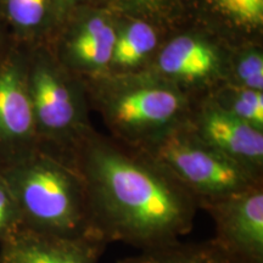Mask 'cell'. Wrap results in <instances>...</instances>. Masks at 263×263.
Masks as SVG:
<instances>
[{
	"label": "cell",
	"mask_w": 263,
	"mask_h": 263,
	"mask_svg": "<svg viewBox=\"0 0 263 263\" xmlns=\"http://www.w3.org/2000/svg\"><path fill=\"white\" fill-rule=\"evenodd\" d=\"M72 161L87 190L95 234L141 251L179 241L193 229L199 203L143 154L90 133Z\"/></svg>",
	"instance_id": "6da1fadb"
},
{
	"label": "cell",
	"mask_w": 263,
	"mask_h": 263,
	"mask_svg": "<svg viewBox=\"0 0 263 263\" xmlns=\"http://www.w3.org/2000/svg\"><path fill=\"white\" fill-rule=\"evenodd\" d=\"M0 174L18 207L22 228L64 238L99 239L85 184L72 160L38 147L2 167Z\"/></svg>",
	"instance_id": "7a4b0ae2"
},
{
	"label": "cell",
	"mask_w": 263,
	"mask_h": 263,
	"mask_svg": "<svg viewBox=\"0 0 263 263\" xmlns=\"http://www.w3.org/2000/svg\"><path fill=\"white\" fill-rule=\"evenodd\" d=\"M82 82L108 128L130 149L184 123L193 108L192 95L149 70Z\"/></svg>",
	"instance_id": "3957f363"
},
{
	"label": "cell",
	"mask_w": 263,
	"mask_h": 263,
	"mask_svg": "<svg viewBox=\"0 0 263 263\" xmlns=\"http://www.w3.org/2000/svg\"><path fill=\"white\" fill-rule=\"evenodd\" d=\"M26 78L39 147L71 160L91 133L83 82L58 61L49 44L27 49Z\"/></svg>",
	"instance_id": "277c9868"
},
{
	"label": "cell",
	"mask_w": 263,
	"mask_h": 263,
	"mask_svg": "<svg viewBox=\"0 0 263 263\" xmlns=\"http://www.w3.org/2000/svg\"><path fill=\"white\" fill-rule=\"evenodd\" d=\"M133 150L159 164L195 197L201 209L262 183V179L202 143L186 121Z\"/></svg>",
	"instance_id": "5b68a950"
},
{
	"label": "cell",
	"mask_w": 263,
	"mask_h": 263,
	"mask_svg": "<svg viewBox=\"0 0 263 263\" xmlns=\"http://www.w3.org/2000/svg\"><path fill=\"white\" fill-rule=\"evenodd\" d=\"M229 45L195 25L170 32L146 70L192 95L226 83Z\"/></svg>",
	"instance_id": "8992f818"
},
{
	"label": "cell",
	"mask_w": 263,
	"mask_h": 263,
	"mask_svg": "<svg viewBox=\"0 0 263 263\" xmlns=\"http://www.w3.org/2000/svg\"><path fill=\"white\" fill-rule=\"evenodd\" d=\"M116 35V15L87 2L76 8L50 42L58 61L83 80L108 73Z\"/></svg>",
	"instance_id": "52a82bcc"
},
{
	"label": "cell",
	"mask_w": 263,
	"mask_h": 263,
	"mask_svg": "<svg viewBox=\"0 0 263 263\" xmlns=\"http://www.w3.org/2000/svg\"><path fill=\"white\" fill-rule=\"evenodd\" d=\"M26 59L27 49L14 43L0 58V168L39 147Z\"/></svg>",
	"instance_id": "ba28073f"
},
{
	"label": "cell",
	"mask_w": 263,
	"mask_h": 263,
	"mask_svg": "<svg viewBox=\"0 0 263 263\" xmlns=\"http://www.w3.org/2000/svg\"><path fill=\"white\" fill-rule=\"evenodd\" d=\"M202 209L215 222L213 244L241 263H263L262 183Z\"/></svg>",
	"instance_id": "9c48e42d"
},
{
	"label": "cell",
	"mask_w": 263,
	"mask_h": 263,
	"mask_svg": "<svg viewBox=\"0 0 263 263\" xmlns=\"http://www.w3.org/2000/svg\"><path fill=\"white\" fill-rule=\"evenodd\" d=\"M186 123L202 143L262 179L263 132L232 116L209 95L193 106Z\"/></svg>",
	"instance_id": "30bf717a"
},
{
	"label": "cell",
	"mask_w": 263,
	"mask_h": 263,
	"mask_svg": "<svg viewBox=\"0 0 263 263\" xmlns=\"http://www.w3.org/2000/svg\"><path fill=\"white\" fill-rule=\"evenodd\" d=\"M105 246L97 238H64L21 228L0 242V263H98Z\"/></svg>",
	"instance_id": "8fae6325"
},
{
	"label": "cell",
	"mask_w": 263,
	"mask_h": 263,
	"mask_svg": "<svg viewBox=\"0 0 263 263\" xmlns=\"http://www.w3.org/2000/svg\"><path fill=\"white\" fill-rule=\"evenodd\" d=\"M196 25L229 47L261 44L263 0H189Z\"/></svg>",
	"instance_id": "7c38bea8"
},
{
	"label": "cell",
	"mask_w": 263,
	"mask_h": 263,
	"mask_svg": "<svg viewBox=\"0 0 263 263\" xmlns=\"http://www.w3.org/2000/svg\"><path fill=\"white\" fill-rule=\"evenodd\" d=\"M167 33L145 20L116 15V35L107 74L146 70Z\"/></svg>",
	"instance_id": "4fadbf2b"
},
{
	"label": "cell",
	"mask_w": 263,
	"mask_h": 263,
	"mask_svg": "<svg viewBox=\"0 0 263 263\" xmlns=\"http://www.w3.org/2000/svg\"><path fill=\"white\" fill-rule=\"evenodd\" d=\"M0 22L14 44H50L58 29L55 0H0Z\"/></svg>",
	"instance_id": "5bb4252c"
},
{
	"label": "cell",
	"mask_w": 263,
	"mask_h": 263,
	"mask_svg": "<svg viewBox=\"0 0 263 263\" xmlns=\"http://www.w3.org/2000/svg\"><path fill=\"white\" fill-rule=\"evenodd\" d=\"M115 15L149 21L166 32L178 29L189 14V0H89Z\"/></svg>",
	"instance_id": "9a60e30c"
},
{
	"label": "cell",
	"mask_w": 263,
	"mask_h": 263,
	"mask_svg": "<svg viewBox=\"0 0 263 263\" xmlns=\"http://www.w3.org/2000/svg\"><path fill=\"white\" fill-rule=\"evenodd\" d=\"M118 263H241L212 241L185 244L179 241L141 250L138 254L122 258Z\"/></svg>",
	"instance_id": "2e32d148"
},
{
	"label": "cell",
	"mask_w": 263,
	"mask_h": 263,
	"mask_svg": "<svg viewBox=\"0 0 263 263\" xmlns=\"http://www.w3.org/2000/svg\"><path fill=\"white\" fill-rule=\"evenodd\" d=\"M206 95L232 116L263 132V91L223 83Z\"/></svg>",
	"instance_id": "e0dca14e"
},
{
	"label": "cell",
	"mask_w": 263,
	"mask_h": 263,
	"mask_svg": "<svg viewBox=\"0 0 263 263\" xmlns=\"http://www.w3.org/2000/svg\"><path fill=\"white\" fill-rule=\"evenodd\" d=\"M226 83L263 91V51L261 44L229 47Z\"/></svg>",
	"instance_id": "ac0fdd59"
},
{
	"label": "cell",
	"mask_w": 263,
	"mask_h": 263,
	"mask_svg": "<svg viewBox=\"0 0 263 263\" xmlns=\"http://www.w3.org/2000/svg\"><path fill=\"white\" fill-rule=\"evenodd\" d=\"M22 228L18 207L8 184L0 174V242Z\"/></svg>",
	"instance_id": "d6986e66"
},
{
	"label": "cell",
	"mask_w": 263,
	"mask_h": 263,
	"mask_svg": "<svg viewBox=\"0 0 263 263\" xmlns=\"http://www.w3.org/2000/svg\"><path fill=\"white\" fill-rule=\"evenodd\" d=\"M89 2V0H55V9H57V22L58 29L61 27L62 24L68 18V16L72 14V11L76 8L83 4V3ZM57 34V33H55Z\"/></svg>",
	"instance_id": "ffe728a7"
},
{
	"label": "cell",
	"mask_w": 263,
	"mask_h": 263,
	"mask_svg": "<svg viewBox=\"0 0 263 263\" xmlns=\"http://www.w3.org/2000/svg\"><path fill=\"white\" fill-rule=\"evenodd\" d=\"M11 41H10L8 34H6V31L5 28L3 27L2 22H0V58H2V55L4 54L6 49H8V47L10 44H11Z\"/></svg>",
	"instance_id": "44dd1931"
}]
</instances>
